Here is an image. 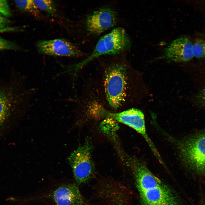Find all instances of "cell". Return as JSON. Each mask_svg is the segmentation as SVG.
<instances>
[{"label": "cell", "mask_w": 205, "mask_h": 205, "mask_svg": "<svg viewBox=\"0 0 205 205\" xmlns=\"http://www.w3.org/2000/svg\"><path fill=\"white\" fill-rule=\"evenodd\" d=\"M132 162L136 184L144 205H176L172 190L140 161Z\"/></svg>", "instance_id": "1"}, {"label": "cell", "mask_w": 205, "mask_h": 205, "mask_svg": "<svg viewBox=\"0 0 205 205\" xmlns=\"http://www.w3.org/2000/svg\"><path fill=\"white\" fill-rule=\"evenodd\" d=\"M26 203L45 205H86L78 185L66 179L53 180L24 198Z\"/></svg>", "instance_id": "2"}, {"label": "cell", "mask_w": 205, "mask_h": 205, "mask_svg": "<svg viewBox=\"0 0 205 205\" xmlns=\"http://www.w3.org/2000/svg\"><path fill=\"white\" fill-rule=\"evenodd\" d=\"M131 44L125 30L121 27L116 28L101 38L90 55L81 62L69 66L68 70L75 73L95 59L103 55L116 54L128 50Z\"/></svg>", "instance_id": "3"}, {"label": "cell", "mask_w": 205, "mask_h": 205, "mask_svg": "<svg viewBox=\"0 0 205 205\" xmlns=\"http://www.w3.org/2000/svg\"><path fill=\"white\" fill-rule=\"evenodd\" d=\"M105 71L104 88L106 99L110 106L116 109L125 100L127 84L126 68L122 64L115 63Z\"/></svg>", "instance_id": "4"}, {"label": "cell", "mask_w": 205, "mask_h": 205, "mask_svg": "<svg viewBox=\"0 0 205 205\" xmlns=\"http://www.w3.org/2000/svg\"><path fill=\"white\" fill-rule=\"evenodd\" d=\"M179 148L183 162L198 173L205 174V132L181 141Z\"/></svg>", "instance_id": "5"}, {"label": "cell", "mask_w": 205, "mask_h": 205, "mask_svg": "<svg viewBox=\"0 0 205 205\" xmlns=\"http://www.w3.org/2000/svg\"><path fill=\"white\" fill-rule=\"evenodd\" d=\"M92 146L87 140L79 145L68 157L75 182L77 185L85 184L91 178L94 170L91 156Z\"/></svg>", "instance_id": "6"}, {"label": "cell", "mask_w": 205, "mask_h": 205, "mask_svg": "<svg viewBox=\"0 0 205 205\" xmlns=\"http://www.w3.org/2000/svg\"><path fill=\"white\" fill-rule=\"evenodd\" d=\"M104 116L113 118L133 128L144 137L153 151L156 148L147 136L145 125L144 115L140 110L132 108L115 113L109 112L106 110L103 112Z\"/></svg>", "instance_id": "7"}, {"label": "cell", "mask_w": 205, "mask_h": 205, "mask_svg": "<svg viewBox=\"0 0 205 205\" xmlns=\"http://www.w3.org/2000/svg\"><path fill=\"white\" fill-rule=\"evenodd\" d=\"M116 14L111 9L104 7L96 10L89 15L85 20V25L90 33L98 35L115 25Z\"/></svg>", "instance_id": "8"}, {"label": "cell", "mask_w": 205, "mask_h": 205, "mask_svg": "<svg viewBox=\"0 0 205 205\" xmlns=\"http://www.w3.org/2000/svg\"><path fill=\"white\" fill-rule=\"evenodd\" d=\"M41 53L52 56L78 57L82 53L74 45L63 39L43 40L37 44Z\"/></svg>", "instance_id": "9"}, {"label": "cell", "mask_w": 205, "mask_h": 205, "mask_svg": "<svg viewBox=\"0 0 205 205\" xmlns=\"http://www.w3.org/2000/svg\"><path fill=\"white\" fill-rule=\"evenodd\" d=\"M192 43L186 36L179 37L173 40L165 48L162 58L174 62L189 61L194 57Z\"/></svg>", "instance_id": "10"}, {"label": "cell", "mask_w": 205, "mask_h": 205, "mask_svg": "<svg viewBox=\"0 0 205 205\" xmlns=\"http://www.w3.org/2000/svg\"><path fill=\"white\" fill-rule=\"evenodd\" d=\"M14 2L17 7L22 11L29 13L34 15H37L39 13L38 9L33 0H15Z\"/></svg>", "instance_id": "11"}, {"label": "cell", "mask_w": 205, "mask_h": 205, "mask_svg": "<svg viewBox=\"0 0 205 205\" xmlns=\"http://www.w3.org/2000/svg\"><path fill=\"white\" fill-rule=\"evenodd\" d=\"M37 9L45 12L51 15H54L56 12L54 2L50 0H33Z\"/></svg>", "instance_id": "12"}, {"label": "cell", "mask_w": 205, "mask_h": 205, "mask_svg": "<svg viewBox=\"0 0 205 205\" xmlns=\"http://www.w3.org/2000/svg\"><path fill=\"white\" fill-rule=\"evenodd\" d=\"M9 103L7 97L0 92V127L7 118L9 111Z\"/></svg>", "instance_id": "13"}, {"label": "cell", "mask_w": 205, "mask_h": 205, "mask_svg": "<svg viewBox=\"0 0 205 205\" xmlns=\"http://www.w3.org/2000/svg\"><path fill=\"white\" fill-rule=\"evenodd\" d=\"M192 52L194 57L205 58V40H198L192 43Z\"/></svg>", "instance_id": "14"}, {"label": "cell", "mask_w": 205, "mask_h": 205, "mask_svg": "<svg viewBox=\"0 0 205 205\" xmlns=\"http://www.w3.org/2000/svg\"><path fill=\"white\" fill-rule=\"evenodd\" d=\"M19 47L12 42L0 37V51L4 50H16Z\"/></svg>", "instance_id": "15"}, {"label": "cell", "mask_w": 205, "mask_h": 205, "mask_svg": "<svg viewBox=\"0 0 205 205\" xmlns=\"http://www.w3.org/2000/svg\"><path fill=\"white\" fill-rule=\"evenodd\" d=\"M0 14L7 18L11 16V11L7 1L0 0Z\"/></svg>", "instance_id": "16"}, {"label": "cell", "mask_w": 205, "mask_h": 205, "mask_svg": "<svg viewBox=\"0 0 205 205\" xmlns=\"http://www.w3.org/2000/svg\"><path fill=\"white\" fill-rule=\"evenodd\" d=\"M10 21L7 18L0 14V28L9 27Z\"/></svg>", "instance_id": "17"}, {"label": "cell", "mask_w": 205, "mask_h": 205, "mask_svg": "<svg viewBox=\"0 0 205 205\" xmlns=\"http://www.w3.org/2000/svg\"><path fill=\"white\" fill-rule=\"evenodd\" d=\"M198 98L201 103L205 105V87L201 91L198 95Z\"/></svg>", "instance_id": "18"}, {"label": "cell", "mask_w": 205, "mask_h": 205, "mask_svg": "<svg viewBox=\"0 0 205 205\" xmlns=\"http://www.w3.org/2000/svg\"><path fill=\"white\" fill-rule=\"evenodd\" d=\"M18 29L16 27H9L4 28H0V33L15 31Z\"/></svg>", "instance_id": "19"}]
</instances>
